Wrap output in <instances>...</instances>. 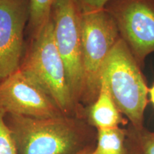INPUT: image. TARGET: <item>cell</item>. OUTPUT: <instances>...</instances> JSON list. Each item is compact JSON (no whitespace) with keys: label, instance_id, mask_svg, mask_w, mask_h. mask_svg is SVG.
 Listing matches in <instances>:
<instances>
[{"label":"cell","instance_id":"obj_4","mask_svg":"<svg viewBox=\"0 0 154 154\" xmlns=\"http://www.w3.org/2000/svg\"><path fill=\"white\" fill-rule=\"evenodd\" d=\"M83 86L80 103L91 105L99 95L106 60L120 38L116 24L105 9L82 12Z\"/></svg>","mask_w":154,"mask_h":154},{"label":"cell","instance_id":"obj_15","mask_svg":"<svg viewBox=\"0 0 154 154\" xmlns=\"http://www.w3.org/2000/svg\"><path fill=\"white\" fill-rule=\"evenodd\" d=\"M92 149H91V147H84L83 149L73 154H91Z\"/></svg>","mask_w":154,"mask_h":154},{"label":"cell","instance_id":"obj_11","mask_svg":"<svg viewBox=\"0 0 154 154\" xmlns=\"http://www.w3.org/2000/svg\"><path fill=\"white\" fill-rule=\"evenodd\" d=\"M57 0H29V20L33 36H35L51 20V11Z\"/></svg>","mask_w":154,"mask_h":154},{"label":"cell","instance_id":"obj_6","mask_svg":"<svg viewBox=\"0 0 154 154\" xmlns=\"http://www.w3.org/2000/svg\"><path fill=\"white\" fill-rule=\"evenodd\" d=\"M140 68L154 52V0H111L104 8Z\"/></svg>","mask_w":154,"mask_h":154},{"label":"cell","instance_id":"obj_16","mask_svg":"<svg viewBox=\"0 0 154 154\" xmlns=\"http://www.w3.org/2000/svg\"><path fill=\"white\" fill-rule=\"evenodd\" d=\"M149 94L150 96V100H151V103H153V105L154 106V84L149 90Z\"/></svg>","mask_w":154,"mask_h":154},{"label":"cell","instance_id":"obj_8","mask_svg":"<svg viewBox=\"0 0 154 154\" xmlns=\"http://www.w3.org/2000/svg\"><path fill=\"white\" fill-rule=\"evenodd\" d=\"M29 9V0H0V82L20 68Z\"/></svg>","mask_w":154,"mask_h":154},{"label":"cell","instance_id":"obj_9","mask_svg":"<svg viewBox=\"0 0 154 154\" xmlns=\"http://www.w3.org/2000/svg\"><path fill=\"white\" fill-rule=\"evenodd\" d=\"M88 119L97 130L119 127L123 118L106 88L101 84L96 101L89 106Z\"/></svg>","mask_w":154,"mask_h":154},{"label":"cell","instance_id":"obj_2","mask_svg":"<svg viewBox=\"0 0 154 154\" xmlns=\"http://www.w3.org/2000/svg\"><path fill=\"white\" fill-rule=\"evenodd\" d=\"M140 69L120 37L106 60L101 74V84L106 88L121 114L126 116L131 126L136 129L143 128L149 94Z\"/></svg>","mask_w":154,"mask_h":154},{"label":"cell","instance_id":"obj_3","mask_svg":"<svg viewBox=\"0 0 154 154\" xmlns=\"http://www.w3.org/2000/svg\"><path fill=\"white\" fill-rule=\"evenodd\" d=\"M19 69L51 97L63 115L74 116L77 108L71 96L64 64L56 44L51 19L33 36Z\"/></svg>","mask_w":154,"mask_h":154},{"label":"cell","instance_id":"obj_7","mask_svg":"<svg viewBox=\"0 0 154 154\" xmlns=\"http://www.w3.org/2000/svg\"><path fill=\"white\" fill-rule=\"evenodd\" d=\"M0 109L6 114L32 118L63 115L51 97L20 69L0 82Z\"/></svg>","mask_w":154,"mask_h":154},{"label":"cell","instance_id":"obj_10","mask_svg":"<svg viewBox=\"0 0 154 154\" xmlns=\"http://www.w3.org/2000/svg\"><path fill=\"white\" fill-rule=\"evenodd\" d=\"M97 131V144L91 154H126V130L117 127Z\"/></svg>","mask_w":154,"mask_h":154},{"label":"cell","instance_id":"obj_14","mask_svg":"<svg viewBox=\"0 0 154 154\" xmlns=\"http://www.w3.org/2000/svg\"><path fill=\"white\" fill-rule=\"evenodd\" d=\"M82 12L101 10L111 0H76Z\"/></svg>","mask_w":154,"mask_h":154},{"label":"cell","instance_id":"obj_1","mask_svg":"<svg viewBox=\"0 0 154 154\" xmlns=\"http://www.w3.org/2000/svg\"><path fill=\"white\" fill-rule=\"evenodd\" d=\"M17 154H73L79 151L84 126L74 116L47 119L6 114Z\"/></svg>","mask_w":154,"mask_h":154},{"label":"cell","instance_id":"obj_5","mask_svg":"<svg viewBox=\"0 0 154 154\" xmlns=\"http://www.w3.org/2000/svg\"><path fill=\"white\" fill-rule=\"evenodd\" d=\"M82 11L76 0H57L51 11L56 44L64 64L73 101L78 108L83 86Z\"/></svg>","mask_w":154,"mask_h":154},{"label":"cell","instance_id":"obj_12","mask_svg":"<svg viewBox=\"0 0 154 154\" xmlns=\"http://www.w3.org/2000/svg\"><path fill=\"white\" fill-rule=\"evenodd\" d=\"M126 131L131 146L128 150L130 153L126 154H154V133L141 128L136 129L131 126Z\"/></svg>","mask_w":154,"mask_h":154},{"label":"cell","instance_id":"obj_13","mask_svg":"<svg viewBox=\"0 0 154 154\" xmlns=\"http://www.w3.org/2000/svg\"><path fill=\"white\" fill-rule=\"evenodd\" d=\"M5 115L0 109V154H17L14 140L6 124Z\"/></svg>","mask_w":154,"mask_h":154}]
</instances>
